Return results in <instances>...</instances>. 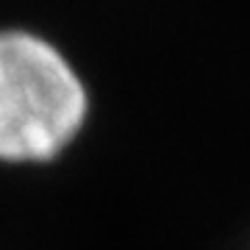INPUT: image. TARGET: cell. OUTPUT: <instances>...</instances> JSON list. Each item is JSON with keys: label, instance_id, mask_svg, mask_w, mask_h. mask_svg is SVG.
I'll return each instance as SVG.
<instances>
[{"label": "cell", "instance_id": "6da1fadb", "mask_svg": "<svg viewBox=\"0 0 250 250\" xmlns=\"http://www.w3.org/2000/svg\"><path fill=\"white\" fill-rule=\"evenodd\" d=\"M89 114L78 72L45 36L0 31V161L42 164L62 156Z\"/></svg>", "mask_w": 250, "mask_h": 250}]
</instances>
